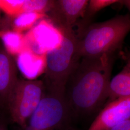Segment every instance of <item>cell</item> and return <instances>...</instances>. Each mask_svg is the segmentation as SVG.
Listing matches in <instances>:
<instances>
[{
    "instance_id": "obj_1",
    "label": "cell",
    "mask_w": 130,
    "mask_h": 130,
    "mask_svg": "<svg viewBox=\"0 0 130 130\" xmlns=\"http://www.w3.org/2000/svg\"><path fill=\"white\" fill-rule=\"evenodd\" d=\"M115 56L81 58L65 86L71 118L92 116L106 105Z\"/></svg>"
},
{
    "instance_id": "obj_2",
    "label": "cell",
    "mask_w": 130,
    "mask_h": 130,
    "mask_svg": "<svg viewBox=\"0 0 130 130\" xmlns=\"http://www.w3.org/2000/svg\"><path fill=\"white\" fill-rule=\"evenodd\" d=\"M130 32V14L91 23L77 35L79 55L81 58H96L116 55Z\"/></svg>"
},
{
    "instance_id": "obj_3",
    "label": "cell",
    "mask_w": 130,
    "mask_h": 130,
    "mask_svg": "<svg viewBox=\"0 0 130 130\" xmlns=\"http://www.w3.org/2000/svg\"><path fill=\"white\" fill-rule=\"evenodd\" d=\"M59 29L63 34V39L60 46L46 55L43 82L47 90L65 93L67 82L82 58L79 54L78 38L73 28Z\"/></svg>"
},
{
    "instance_id": "obj_4",
    "label": "cell",
    "mask_w": 130,
    "mask_h": 130,
    "mask_svg": "<svg viewBox=\"0 0 130 130\" xmlns=\"http://www.w3.org/2000/svg\"><path fill=\"white\" fill-rule=\"evenodd\" d=\"M43 81L19 79L10 96L6 110L12 120L20 127L27 124L42 99Z\"/></svg>"
},
{
    "instance_id": "obj_5",
    "label": "cell",
    "mask_w": 130,
    "mask_h": 130,
    "mask_svg": "<svg viewBox=\"0 0 130 130\" xmlns=\"http://www.w3.org/2000/svg\"><path fill=\"white\" fill-rule=\"evenodd\" d=\"M71 118L65 93L45 89L42 99L28 121L29 125L41 130L61 129Z\"/></svg>"
},
{
    "instance_id": "obj_6",
    "label": "cell",
    "mask_w": 130,
    "mask_h": 130,
    "mask_svg": "<svg viewBox=\"0 0 130 130\" xmlns=\"http://www.w3.org/2000/svg\"><path fill=\"white\" fill-rule=\"evenodd\" d=\"M63 39V34L51 20L42 19L25 35L27 48L38 55H46L58 48Z\"/></svg>"
},
{
    "instance_id": "obj_7",
    "label": "cell",
    "mask_w": 130,
    "mask_h": 130,
    "mask_svg": "<svg viewBox=\"0 0 130 130\" xmlns=\"http://www.w3.org/2000/svg\"><path fill=\"white\" fill-rule=\"evenodd\" d=\"M130 118V97L107 102L98 112L88 130H111Z\"/></svg>"
},
{
    "instance_id": "obj_8",
    "label": "cell",
    "mask_w": 130,
    "mask_h": 130,
    "mask_svg": "<svg viewBox=\"0 0 130 130\" xmlns=\"http://www.w3.org/2000/svg\"><path fill=\"white\" fill-rule=\"evenodd\" d=\"M88 2L86 0L54 1L49 11L52 22L59 28H73L84 17Z\"/></svg>"
},
{
    "instance_id": "obj_9",
    "label": "cell",
    "mask_w": 130,
    "mask_h": 130,
    "mask_svg": "<svg viewBox=\"0 0 130 130\" xmlns=\"http://www.w3.org/2000/svg\"><path fill=\"white\" fill-rule=\"evenodd\" d=\"M18 79L16 66L12 57L0 48V108L5 109Z\"/></svg>"
},
{
    "instance_id": "obj_10",
    "label": "cell",
    "mask_w": 130,
    "mask_h": 130,
    "mask_svg": "<svg viewBox=\"0 0 130 130\" xmlns=\"http://www.w3.org/2000/svg\"><path fill=\"white\" fill-rule=\"evenodd\" d=\"M17 65L26 78L34 80L45 72L46 55H38L26 49L17 56Z\"/></svg>"
},
{
    "instance_id": "obj_11",
    "label": "cell",
    "mask_w": 130,
    "mask_h": 130,
    "mask_svg": "<svg viewBox=\"0 0 130 130\" xmlns=\"http://www.w3.org/2000/svg\"><path fill=\"white\" fill-rule=\"evenodd\" d=\"M123 56L125 65L121 72L111 79L107 103L118 98L130 97V52H128Z\"/></svg>"
},
{
    "instance_id": "obj_12",
    "label": "cell",
    "mask_w": 130,
    "mask_h": 130,
    "mask_svg": "<svg viewBox=\"0 0 130 130\" xmlns=\"http://www.w3.org/2000/svg\"><path fill=\"white\" fill-rule=\"evenodd\" d=\"M4 43L5 50L10 55L18 56L27 48L25 40V35L21 33L14 31H5L0 33Z\"/></svg>"
},
{
    "instance_id": "obj_13",
    "label": "cell",
    "mask_w": 130,
    "mask_h": 130,
    "mask_svg": "<svg viewBox=\"0 0 130 130\" xmlns=\"http://www.w3.org/2000/svg\"><path fill=\"white\" fill-rule=\"evenodd\" d=\"M121 1L117 0H91L89 1L88 4L82 21L79 24V28L76 33L79 34L84 29L88 26L93 17L101 10L117 3H120Z\"/></svg>"
},
{
    "instance_id": "obj_14",
    "label": "cell",
    "mask_w": 130,
    "mask_h": 130,
    "mask_svg": "<svg viewBox=\"0 0 130 130\" xmlns=\"http://www.w3.org/2000/svg\"><path fill=\"white\" fill-rule=\"evenodd\" d=\"M44 14L34 12H27L20 14L14 17L13 23V30L15 32L21 33L30 29L39 20L45 17Z\"/></svg>"
},
{
    "instance_id": "obj_15",
    "label": "cell",
    "mask_w": 130,
    "mask_h": 130,
    "mask_svg": "<svg viewBox=\"0 0 130 130\" xmlns=\"http://www.w3.org/2000/svg\"><path fill=\"white\" fill-rule=\"evenodd\" d=\"M54 1L47 0H26L22 12L23 13L34 12L45 14L49 11L53 5Z\"/></svg>"
},
{
    "instance_id": "obj_16",
    "label": "cell",
    "mask_w": 130,
    "mask_h": 130,
    "mask_svg": "<svg viewBox=\"0 0 130 130\" xmlns=\"http://www.w3.org/2000/svg\"><path fill=\"white\" fill-rule=\"evenodd\" d=\"M25 0H0V9L10 16L14 17L22 14Z\"/></svg>"
},
{
    "instance_id": "obj_17",
    "label": "cell",
    "mask_w": 130,
    "mask_h": 130,
    "mask_svg": "<svg viewBox=\"0 0 130 130\" xmlns=\"http://www.w3.org/2000/svg\"><path fill=\"white\" fill-rule=\"evenodd\" d=\"M111 130H130V118L123 121Z\"/></svg>"
},
{
    "instance_id": "obj_18",
    "label": "cell",
    "mask_w": 130,
    "mask_h": 130,
    "mask_svg": "<svg viewBox=\"0 0 130 130\" xmlns=\"http://www.w3.org/2000/svg\"><path fill=\"white\" fill-rule=\"evenodd\" d=\"M0 130H8L6 121L2 115L0 116Z\"/></svg>"
},
{
    "instance_id": "obj_19",
    "label": "cell",
    "mask_w": 130,
    "mask_h": 130,
    "mask_svg": "<svg viewBox=\"0 0 130 130\" xmlns=\"http://www.w3.org/2000/svg\"><path fill=\"white\" fill-rule=\"evenodd\" d=\"M19 130H41L35 128L29 125L28 123L23 127H21V128Z\"/></svg>"
},
{
    "instance_id": "obj_20",
    "label": "cell",
    "mask_w": 130,
    "mask_h": 130,
    "mask_svg": "<svg viewBox=\"0 0 130 130\" xmlns=\"http://www.w3.org/2000/svg\"><path fill=\"white\" fill-rule=\"evenodd\" d=\"M121 4L124 5L129 10L130 13V0H125V1H121Z\"/></svg>"
},
{
    "instance_id": "obj_21",
    "label": "cell",
    "mask_w": 130,
    "mask_h": 130,
    "mask_svg": "<svg viewBox=\"0 0 130 130\" xmlns=\"http://www.w3.org/2000/svg\"><path fill=\"white\" fill-rule=\"evenodd\" d=\"M0 109H1L0 108ZM0 116H1V113H0Z\"/></svg>"
},
{
    "instance_id": "obj_22",
    "label": "cell",
    "mask_w": 130,
    "mask_h": 130,
    "mask_svg": "<svg viewBox=\"0 0 130 130\" xmlns=\"http://www.w3.org/2000/svg\"><path fill=\"white\" fill-rule=\"evenodd\" d=\"M129 52H130V51H129Z\"/></svg>"
}]
</instances>
